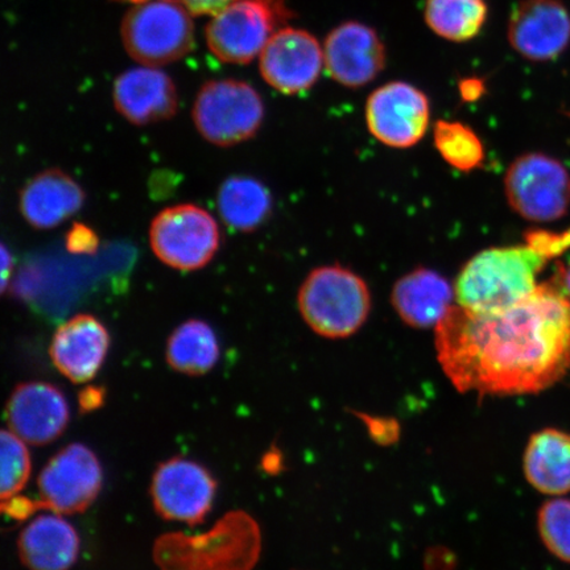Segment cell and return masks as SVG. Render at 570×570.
I'll return each instance as SVG.
<instances>
[{"mask_svg": "<svg viewBox=\"0 0 570 570\" xmlns=\"http://www.w3.org/2000/svg\"><path fill=\"white\" fill-rule=\"evenodd\" d=\"M508 39L525 60L553 61L570 45L569 10L561 0H520L509 17Z\"/></svg>", "mask_w": 570, "mask_h": 570, "instance_id": "5bb4252c", "label": "cell"}, {"mask_svg": "<svg viewBox=\"0 0 570 570\" xmlns=\"http://www.w3.org/2000/svg\"><path fill=\"white\" fill-rule=\"evenodd\" d=\"M324 68V46L302 28H282L259 55L263 80L282 95H298L315 87Z\"/></svg>", "mask_w": 570, "mask_h": 570, "instance_id": "7c38bea8", "label": "cell"}, {"mask_svg": "<svg viewBox=\"0 0 570 570\" xmlns=\"http://www.w3.org/2000/svg\"><path fill=\"white\" fill-rule=\"evenodd\" d=\"M102 482V466L96 453L82 444H70L42 469L38 481L40 499L33 502V511L78 514L96 501Z\"/></svg>", "mask_w": 570, "mask_h": 570, "instance_id": "9c48e42d", "label": "cell"}, {"mask_svg": "<svg viewBox=\"0 0 570 570\" xmlns=\"http://www.w3.org/2000/svg\"><path fill=\"white\" fill-rule=\"evenodd\" d=\"M325 70L348 89L373 82L387 63V49L373 27L347 20L334 27L324 41Z\"/></svg>", "mask_w": 570, "mask_h": 570, "instance_id": "4fadbf2b", "label": "cell"}, {"mask_svg": "<svg viewBox=\"0 0 570 570\" xmlns=\"http://www.w3.org/2000/svg\"><path fill=\"white\" fill-rule=\"evenodd\" d=\"M511 209L531 223H553L570 206V174L564 164L541 153L519 156L504 177Z\"/></svg>", "mask_w": 570, "mask_h": 570, "instance_id": "ba28073f", "label": "cell"}, {"mask_svg": "<svg viewBox=\"0 0 570 570\" xmlns=\"http://www.w3.org/2000/svg\"><path fill=\"white\" fill-rule=\"evenodd\" d=\"M194 16H213L229 2V0H181Z\"/></svg>", "mask_w": 570, "mask_h": 570, "instance_id": "f1b7e54d", "label": "cell"}, {"mask_svg": "<svg viewBox=\"0 0 570 570\" xmlns=\"http://www.w3.org/2000/svg\"><path fill=\"white\" fill-rule=\"evenodd\" d=\"M434 336L440 365L459 391L538 394L570 373V298L560 284L546 283L501 312L452 305Z\"/></svg>", "mask_w": 570, "mask_h": 570, "instance_id": "6da1fadb", "label": "cell"}, {"mask_svg": "<svg viewBox=\"0 0 570 570\" xmlns=\"http://www.w3.org/2000/svg\"><path fill=\"white\" fill-rule=\"evenodd\" d=\"M27 443L11 431L2 432V495L3 502L18 497L31 475V455Z\"/></svg>", "mask_w": 570, "mask_h": 570, "instance_id": "4316f807", "label": "cell"}, {"mask_svg": "<svg viewBox=\"0 0 570 570\" xmlns=\"http://www.w3.org/2000/svg\"><path fill=\"white\" fill-rule=\"evenodd\" d=\"M149 493L161 518L197 525L204 522L213 508L217 482L199 463L175 458L163 462L156 470Z\"/></svg>", "mask_w": 570, "mask_h": 570, "instance_id": "8fae6325", "label": "cell"}, {"mask_svg": "<svg viewBox=\"0 0 570 570\" xmlns=\"http://www.w3.org/2000/svg\"><path fill=\"white\" fill-rule=\"evenodd\" d=\"M431 104L423 90L404 81H392L367 98L368 131L384 146L410 148L425 137Z\"/></svg>", "mask_w": 570, "mask_h": 570, "instance_id": "30bf717a", "label": "cell"}, {"mask_svg": "<svg viewBox=\"0 0 570 570\" xmlns=\"http://www.w3.org/2000/svg\"><path fill=\"white\" fill-rule=\"evenodd\" d=\"M191 118L205 140L217 147H232L258 134L265 104L247 82L214 80L199 89Z\"/></svg>", "mask_w": 570, "mask_h": 570, "instance_id": "8992f818", "label": "cell"}, {"mask_svg": "<svg viewBox=\"0 0 570 570\" xmlns=\"http://www.w3.org/2000/svg\"><path fill=\"white\" fill-rule=\"evenodd\" d=\"M148 237L156 258L178 271L208 266L220 245L216 219L194 204L169 206L156 214Z\"/></svg>", "mask_w": 570, "mask_h": 570, "instance_id": "52a82bcc", "label": "cell"}, {"mask_svg": "<svg viewBox=\"0 0 570 570\" xmlns=\"http://www.w3.org/2000/svg\"><path fill=\"white\" fill-rule=\"evenodd\" d=\"M294 18L287 0H229L213 13L206 42L219 61L244 66L259 57L269 39Z\"/></svg>", "mask_w": 570, "mask_h": 570, "instance_id": "5b68a950", "label": "cell"}, {"mask_svg": "<svg viewBox=\"0 0 570 570\" xmlns=\"http://www.w3.org/2000/svg\"><path fill=\"white\" fill-rule=\"evenodd\" d=\"M538 524L547 550L570 564V499L556 498L541 505Z\"/></svg>", "mask_w": 570, "mask_h": 570, "instance_id": "484cf974", "label": "cell"}, {"mask_svg": "<svg viewBox=\"0 0 570 570\" xmlns=\"http://www.w3.org/2000/svg\"><path fill=\"white\" fill-rule=\"evenodd\" d=\"M166 356L175 372L191 376L208 374L219 360L216 333L205 321H185L170 334Z\"/></svg>", "mask_w": 570, "mask_h": 570, "instance_id": "603a6c76", "label": "cell"}, {"mask_svg": "<svg viewBox=\"0 0 570 570\" xmlns=\"http://www.w3.org/2000/svg\"><path fill=\"white\" fill-rule=\"evenodd\" d=\"M301 315L325 338H346L358 332L372 311V294L352 269L321 266L305 277L297 294Z\"/></svg>", "mask_w": 570, "mask_h": 570, "instance_id": "3957f363", "label": "cell"}, {"mask_svg": "<svg viewBox=\"0 0 570 570\" xmlns=\"http://www.w3.org/2000/svg\"><path fill=\"white\" fill-rule=\"evenodd\" d=\"M102 402L101 392L99 390H91V396L89 397L87 392L81 397V407L83 410L96 409L99 403Z\"/></svg>", "mask_w": 570, "mask_h": 570, "instance_id": "4dcf8cb0", "label": "cell"}, {"mask_svg": "<svg viewBox=\"0 0 570 570\" xmlns=\"http://www.w3.org/2000/svg\"><path fill=\"white\" fill-rule=\"evenodd\" d=\"M484 91L483 82L480 78H465L460 82V92L465 101H475Z\"/></svg>", "mask_w": 570, "mask_h": 570, "instance_id": "f546056e", "label": "cell"}, {"mask_svg": "<svg viewBox=\"0 0 570 570\" xmlns=\"http://www.w3.org/2000/svg\"><path fill=\"white\" fill-rule=\"evenodd\" d=\"M220 217L232 229L253 233L266 223L273 213V197L256 178L233 176L218 190Z\"/></svg>", "mask_w": 570, "mask_h": 570, "instance_id": "7402d4cb", "label": "cell"}, {"mask_svg": "<svg viewBox=\"0 0 570 570\" xmlns=\"http://www.w3.org/2000/svg\"><path fill=\"white\" fill-rule=\"evenodd\" d=\"M2 273H3V282H2V289L4 291L7 287V281H9V276L11 274L12 269V258L9 252H7L6 246H2Z\"/></svg>", "mask_w": 570, "mask_h": 570, "instance_id": "1f68e13d", "label": "cell"}, {"mask_svg": "<svg viewBox=\"0 0 570 570\" xmlns=\"http://www.w3.org/2000/svg\"><path fill=\"white\" fill-rule=\"evenodd\" d=\"M434 146L449 166L472 173L484 160V148L473 128L461 122L439 120L434 125Z\"/></svg>", "mask_w": 570, "mask_h": 570, "instance_id": "d4e9b609", "label": "cell"}, {"mask_svg": "<svg viewBox=\"0 0 570 570\" xmlns=\"http://www.w3.org/2000/svg\"><path fill=\"white\" fill-rule=\"evenodd\" d=\"M98 239L95 232L89 227L75 224L67 237V247L75 254H91L96 252Z\"/></svg>", "mask_w": 570, "mask_h": 570, "instance_id": "83f0119b", "label": "cell"}, {"mask_svg": "<svg viewBox=\"0 0 570 570\" xmlns=\"http://www.w3.org/2000/svg\"><path fill=\"white\" fill-rule=\"evenodd\" d=\"M569 247L570 230L530 234L525 245L483 249L461 269L455 301L474 312L509 309L539 287L538 275L547 263Z\"/></svg>", "mask_w": 570, "mask_h": 570, "instance_id": "7a4b0ae2", "label": "cell"}, {"mask_svg": "<svg viewBox=\"0 0 570 570\" xmlns=\"http://www.w3.org/2000/svg\"><path fill=\"white\" fill-rule=\"evenodd\" d=\"M7 423L24 443H53L67 430L69 404L62 392L47 382H26L13 390L6 409Z\"/></svg>", "mask_w": 570, "mask_h": 570, "instance_id": "9a60e30c", "label": "cell"}, {"mask_svg": "<svg viewBox=\"0 0 570 570\" xmlns=\"http://www.w3.org/2000/svg\"><path fill=\"white\" fill-rule=\"evenodd\" d=\"M114 105L128 122L146 126L175 117L178 96L173 78L155 67L120 75L112 88Z\"/></svg>", "mask_w": 570, "mask_h": 570, "instance_id": "e0dca14e", "label": "cell"}, {"mask_svg": "<svg viewBox=\"0 0 570 570\" xmlns=\"http://www.w3.org/2000/svg\"><path fill=\"white\" fill-rule=\"evenodd\" d=\"M523 465L527 481L540 493H569L570 434L554 428L534 433L527 445Z\"/></svg>", "mask_w": 570, "mask_h": 570, "instance_id": "44dd1931", "label": "cell"}, {"mask_svg": "<svg viewBox=\"0 0 570 570\" xmlns=\"http://www.w3.org/2000/svg\"><path fill=\"white\" fill-rule=\"evenodd\" d=\"M85 203V191L73 177L51 168L33 176L20 191L21 216L35 229H53L76 213Z\"/></svg>", "mask_w": 570, "mask_h": 570, "instance_id": "ac0fdd59", "label": "cell"}, {"mask_svg": "<svg viewBox=\"0 0 570 570\" xmlns=\"http://www.w3.org/2000/svg\"><path fill=\"white\" fill-rule=\"evenodd\" d=\"M110 348V334L97 317L77 315L56 331L49 354L59 372L76 384L95 380Z\"/></svg>", "mask_w": 570, "mask_h": 570, "instance_id": "2e32d148", "label": "cell"}, {"mask_svg": "<svg viewBox=\"0 0 570 570\" xmlns=\"http://www.w3.org/2000/svg\"><path fill=\"white\" fill-rule=\"evenodd\" d=\"M21 562L30 570H70L80 553L75 527L59 514L41 515L20 533Z\"/></svg>", "mask_w": 570, "mask_h": 570, "instance_id": "ffe728a7", "label": "cell"}, {"mask_svg": "<svg viewBox=\"0 0 570 570\" xmlns=\"http://www.w3.org/2000/svg\"><path fill=\"white\" fill-rule=\"evenodd\" d=\"M452 285L436 271L416 268L399 279L391 292V304L405 324L426 330L436 327L453 301Z\"/></svg>", "mask_w": 570, "mask_h": 570, "instance_id": "d6986e66", "label": "cell"}, {"mask_svg": "<svg viewBox=\"0 0 570 570\" xmlns=\"http://www.w3.org/2000/svg\"><path fill=\"white\" fill-rule=\"evenodd\" d=\"M560 285L561 288L564 289L567 296L570 298V266L566 269H562V275L560 276Z\"/></svg>", "mask_w": 570, "mask_h": 570, "instance_id": "d6a6232c", "label": "cell"}, {"mask_svg": "<svg viewBox=\"0 0 570 570\" xmlns=\"http://www.w3.org/2000/svg\"><path fill=\"white\" fill-rule=\"evenodd\" d=\"M489 17L487 0H425L424 21L439 38L466 42L481 33Z\"/></svg>", "mask_w": 570, "mask_h": 570, "instance_id": "cb8c5ba5", "label": "cell"}, {"mask_svg": "<svg viewBox=\"0 0 570 570\" xmlns=\"http://www.w3.org/2000/svg\"><path fill=\"white\" fill-rule=\"evenodd\" d=\"M181 0H145L126 13L120 35L131 59L159 68L181 60L195 46V24Z\"/></svg>", "mask_w": 570, "mask_h": 570, "instance_id": "277c9868", "label": "cell"}]
</instances>
